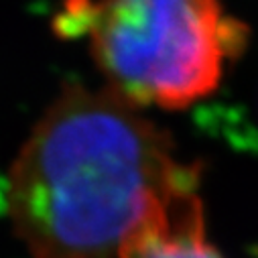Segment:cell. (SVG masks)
<instances>
[{"label":"cell","instance_id":"cell-2","mask_svg":"<svg viewBox=\"0 0 258 258\" xmlns=\"http://www.w3.org/2000/svg\"><path fill=\"white\" fill-rule=\"evenodd\" d=\"M57 29L86 37L104 88L141 110L206 100L248 45L222 0H66Z\"/></svg>","mask_w":258,"mask_h":258},{"label":"cell","instance_id":"cell-1","mask_svg":"<svg viewBox=\"0 0 258 258\" xmlns=\"http://www.w3.org/2000/svg\"><path fill=\"white\" fill-rule=\"evenodd\" d=\"M200 189V167L145 110L66 86L9 173V216L33 258H118L143 226Z\"/></svg>","mask_w":258,"mask_h":258},{"label":"cell","instance_id":"cell-3","mask_svg":"<svg viewBox=\"0 0 258 258\" xmlns=\"http://www.w3.org/2000/svg\"><path fill=\"white\" fill-rule=\"evenodd\" d=\"M118 258H224L206 234L200 189L143 226L124 244Z\"/></svg>","mask_w":258,"mask_h":258}]
</instances>
